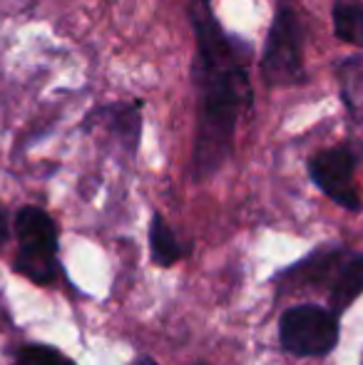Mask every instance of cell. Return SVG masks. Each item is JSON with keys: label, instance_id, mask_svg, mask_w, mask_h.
<instances>
[{"label": "cell", "instance_id": "cell-1", "mask_svg": "<svg viewBox=\"0 0 363 365\" xmlns=\"http://www.w3.org/2000/svg\"><path fill=\"white\" fill-rule=\"evenodd\" d=\"M187 15L194 30L192 85L197 92L192 172L197 182H204L232 157L239 120L254 102L249 77L254 48L249 40L229 33L209 3L189 0Z\"/></svg>", "mask_w": 363, "mask_h": 365}, {"label": "cell", "instance_id": "cell-2", "mask_svg": "<svg viewBox=\"0 0 363 365\" xmlns=\"http://www.w3.org/2000/svg\"><path fill=\"white\" fill-rule=\"evenodd\" d=\"M259 73L267 87H299L306 85L304 58V25L291 5H279L264 40Z\"/></svg>", "mask_w": 363, "mask_h": 365}, {"label": "cell", "instance_id": "cell-3", "mask_svg": "<svg viewBox=\"0 0 363 365\" xmlns=\"http://www.w3.org/2000/svg\"><path fill=\"white\" fill-rule=\"evenodd\" d=\"M15 231L20 239L18 266L35 284H50L58 276V226L40 207H23L15 217Z\"/></svg>", "mask_w": 363, "mask_h": 365}, {"label": "cell", "instance_id": "cell-4", "mask_svg": "<svg viewBox=\"0 0 363 365\" xmlns=\"http://www.w3.org/2000/svg\"><path fill=\"white\" fill-rule=\"evenodd\" d=\"M281 346L294 356H329L339 343V318L329 308L296 306L281 316Z\"/></svg>", "mask_w": 363, "mask_h": 365}, {"label": "cell", "instance_id": "cell-5", "mask_svg": "<svg viewBox=\"0 0 363 365\" xmlns=\"http://www.w3.org/2000/svg\"><path fill=\"white\" fill-rule=\"evenodd\" d=\"M356 164H359V157L351 147H329L309 159V177L331 202L349 209V212H359L361 194L354 182Z\"/></svg>", "mask_w": 363, "mask_h": 365}, {"label": "cell", "instance_id": "cell-6", "mask_svg": "<svg viewBox=\"0 0 363 365\" xmlns=\"http://www.w3.org/2000/svg\"><path fill=\"white\" fill-rule=\"evenodd\" d=\"M142 110H145L142 100H115L107 105H95L83 120V130L102 132L105 140L135 157L142 140Z\"/></svg>", "mask_w": 363, "mask_h": 365}, {"label": "cell", "instance_id": "cell-7", "mask_svg": "<svg viewBox=\"0 0 363 365\" xmlns=\"http://www.w3.org/2000/svg\"><path fill=\"white\" fill-rule=\"evenodd\" d=\"M339 95L346 112L356 122H363V55L339 63Z\"/></svg>", "mask_w": 363, "mask_h": 365}, {"label": "cell", "instance_id": "cell-8", "mask_svg": "<svg viewBox=\"0 0 363 365\" xmlns=\"http://www.w3.org/2000/svg\"><path fill=\"white\" fill-rule=\"evenodd\" d=\"M334 35L346 45L363 48V3L361 0H336L331 8Z\"/></svg>", "mask_w": 363, "mask_h": 365}, {"label": "cell", "instance_id": "cell-9", "mask_svg": "<svg viewBox=\"0 0 363 365\" xmlns=\"http://www.w3.org/2000/svg\"><path fill=\"white\" fill-rule=\"evenodd\" d=\"M361 293H363V256H356V259H351L349 266L341 269L339 281H336L334 291H331V306H334V313L349 308Z\"/></svg>", "mask_w": 363, "mask_h": 365}, {"label": "cell", "instance_id": "cell-10", "mask_svg": "<svg viewBox=\"0 0 363 365\" xmlns=\"http://www.w3.org/2000/svg\"><path fill=\"white\" fill-rule=\"evenodd\" d=\"M150 246H152V259L162 266H172L177 259L182 256V246L180 241L175 239L172 229L167 226V221L155 214L152 217V226H150Z\"/></svg>", "mask_w": 363, "mask_h": 365}, {"label": "cell", "instance_id": "cell-11", "mask_svg": "<svg viewBox=\"0 0 363 365\" xmlns=\"http://www.w3.org/2000/svg\"><path fill=\"white\" fill-rule=\"evenodd\" d=\"M20 365H75L68 356L48 346H30L20 353Z\"/></svg>", "mask_w": 363, "mask_h": 365}, {"label": "cell", "instance_id": "cell-12", "mask_svg": "<svg viewBox=\"0 0 363 365\" xmlns=\"http://www.w3.org/2000/svg\"><path fill=\"white\" fill-rule=\"evenodd\" d=\"M5 241H8V221H5V212L0 209V249L5 246Z\"/></svg>", "mask_w": 363, "mask_h": 365}, {"label": "cell", "instance_id": "cell-13", "mask_svg": "<svg viewBox=\"0 0 363 365\" xmlns=\"http://www.w3.org/2000/svg\"><path fill=\"white\" fill-rule=\"evenodd\" d=\"M132 365H157V363H155V361H150V358H137V361L132 363Z\"/></svg>", "mask_w": 363, "mask_h": 365}, {"label": "cell", "instance_id": "cell-14", "mask_svg": "<svg viewBox=\"0 0 363 365\" xmlns=\"http://www.w3.org/2000/svg\"><path fill=\"white\" fill-rule=\"evenodd\" d=\"M197 3H212V0H197Z\"/></svg>", "mask_w": 363, "mask_h": 365}]
</instances>
